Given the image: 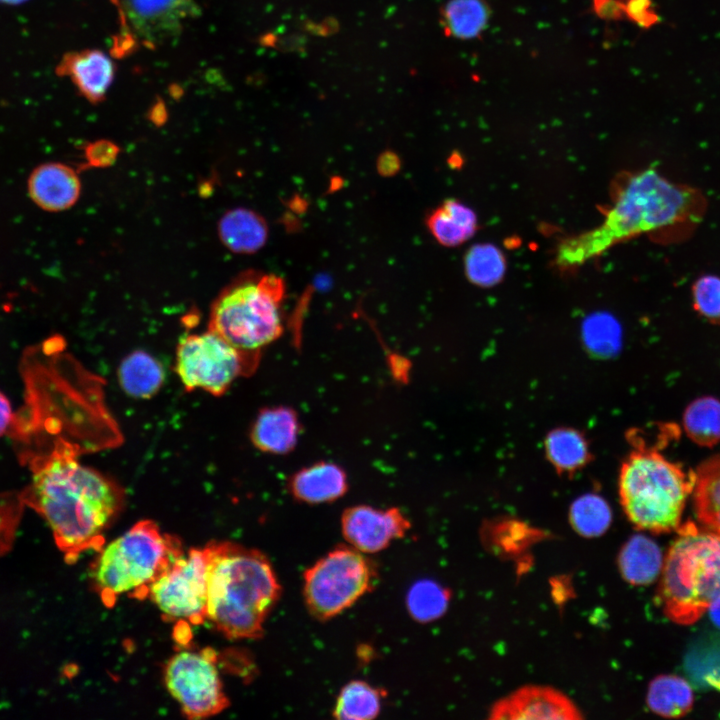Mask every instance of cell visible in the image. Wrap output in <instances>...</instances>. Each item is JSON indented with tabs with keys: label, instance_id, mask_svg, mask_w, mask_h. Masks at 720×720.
<instances>
[{
	"label": "cell",
	"instance_id": "30",
	"mask_svg": "<svg viewBox=\"0 0 720 720\" xmlns=\"http://www.w3.org/2000/svg\"><path fill=\"white\" fill-rule=\"evenodd\" d=\"M449 602L448 591L431 580L415 583L407 595V608L417 621L426 623L439 618Z\"/></svg>",
	"mask_w": 720,
	"mask_h": 720
},
{
	"label": "cell",
	"instance_id": "23",
	"mask_svg": "<svg viewBox=\"0 0 720 720\" xmlns=\"http://www.w3.org/2000/svg\"><path fill=\"white\" fill-rule=\"evenodd\" d=\"M427 225L439 243L453 247L473 236L477 228V218L468 206L448 199L429 215Z\"/></svg>",
	"mask_w": 720,
	"mask_h": 720
},
{
	"label": "cell",
	"instance_id": "5",
	"mask_svg": "<svg viewBox=\"0 0 720 720\" xmlns=\"http://www.w3.org/2000/svg\"><path fill=\"white\" fill-rule=\"evenodd\" d=\"M624 460L619 475V497L630 522L653 533L677 530L694 472L667 459L640 439Z\"/></svg>",
	"mask_w": 720,
	"mask_h": 720
},
{
	"label": "cell",
	"instance_id": "35",
	"mask_svg": "<svg viewBox=\"0 0 720 720\" xmlns=\"http://www.w3.org/2000/svg\"><path fill=\"white\" fill-rule=\"evenodd\" d=\"M624 15L641 27H649L656 22V14L651 0H624Z\"/></svg>",
	"mask_w": 720,
	"mask_h": 720
},
{
	"label": "cell",
	"instance_id": "4",
	"mask_svg": "<svg viewBox=\"0 0 720 720\" xmlns=\"http://www.w3.org/2000/svg\"><path fill=\"white\" fill-rule=\"evenodd\" d=\"M663 562L657 599L676 624L697 622L720 598V536L686 522Z\"/></svg>",
	"mask_w": 720,
	"mask_h": 720
},
{
	"label": "cell",
	"instance_id": "38",
	"mask_svg": "<svg viewBox=\"0 0 720 720\" xmlns=\"http://www.w3.org/2000/svg\"><path fill=\"white\" fill-rule=\"evenodd\" d=\"M708 611L712 615L714 623L720 626V598L710 606Z\"/></svg>",
	"mask_w": 720,
	"mask_h": 720
},
{
	"label": "cell",
	"instance_id": "25",
	"mask_svg": "<svg viewBox=\"0 0 720 720\" xmlns=\"http://www.w3.org/2000/svg\"><path fill=\"white\" fill-rule=\"evenodd\" d=\"M490 10L485 0H450L442 10V22L449 36L471 40L486 29Z\"/></svg>",
	"mask_w": 720,
	"mask_h": 720
},
{
	"label": "cell",
	"instance_id": "19",
	"mask_svg": "<svg viewBox=\"0 0 720 720\" xmlns=\"http://www.w3.org/2000/svg\"><path fill=\"white\" fill-rule=\"evenodd\" d=\"M222 244L238 254H251L261 249L268 236V227L261 215L246 208L226 211L217 226Z\"/></svg>",
	"mask_w": 720,
	"mask_h": 720
},
{
	"label": "cell",
	"instance_id": "12",
	"mask_svg": "<svg viewBox=\"0 0 720 720\" xmlns=\"http://www.w3.org/2000/svg\"><path fill=\"white\" fill-rule=\"evenodd\" d=\"M410 524L397 508L377 509L357 505L346 509L341 529L349 546L362 553H376L401 538Z\"/></svg>",
	"mask_w": 720,
	"mask_h": 720
},
{
	"label": "cell",
	"instance_id": "31",
	"mask_svg": "<svg viewBox=\"0 0 720 720\" xmlns=\"http://www.w3.org/2000/svg\"><path fill=\"white\" fill-rule=\"evenodd\" d=\"M570 522L582 536L603 534L611 521V511L606 501L598 495L579 497L570 508Z\"/></svg>",
	"mask_w": 720,
	"mask_h": 720
},
{
	"label": "cell",
	"instance_id": "29",
	"mask_svg": "<svg viewBox=\"0 0 720 720\" xmlns=\"http://www.w3.org/2000/svg\"><path fill=\"white\" fill-rule=\"evenodd\" d=\"M464 268L467 278L473 284L491 287L503 279L506 261L499 248L490 243H481L469 249Z\"/></svg>",
	"mask_w": 720,
	"mask_h": 720
},
{
	"label": "cell",
	"instance_id": "24",
	"mask_svg": "<svg viewBox=\"0 0 720 720\" xmlns=\"http://www.w3.org/2000/svg\"><path fill=\"white\" fill-rule=\"evenodd\" d=\"M694 703L690 684L677 675H659L648 687L647 705L654 713L666 718H679L687 714Z\"/></svg>",
	"mask_w": 720,
	"mask_h": 720
},
{
	"label": "cell",
	"instance_id": "22",
	"mask_svg": "<svg viewBox=\"0 0 720 720\" xmlns=\"http://www.w3.org/2000/svg\"><path fill=\"white\" fill-rule=\"evenodd\" d=\"M161 363L145 351H134L127 355L118 369L119 384L124 392L137 399L154 396L164 382Z\"/></svg>",
	"mask_w": 720,
	"mask_h": 720
},
{
	"label": "cell",
	"instance_id": "16",
	"mask_svg": "<svg viewBox=\"0 0 720 720\" xmlns=\"http://www.w3.org/2000/svg\"><path fill=\"white\" fill-rule=\"evenodd\" d=\"M57 73L70 77L82 96L92 103L104 99L115 74L114 63L104 52L88 49L63 57Z\"/></svg>",
	"mask_w": 720,
	"mask_h": 720
},
{
	"label": "cell",
	"instance_id": "9",
	"mask_svg": "<svg viewBox=\"0 0 720 720\" xmlns=\"http://www.w3.org/2000/svg\"><path fill=\"white\" fill-rule=\"evenodd\" d=\"M163 682L188 719L210 718L229 706L211 648L176 652L164 665Z\"/></svg>",
	"mask_w": 720,
	"mask_h": 720
},
{
	"label": "cell",
	"instance_id": "36",
	"mask_svg": "<svg viewBox=\"0 0 720 720\" xmlns=\"http://www.w3.org/2000/svg\"><path fill=\"white\" fill-rule=\"evenodd\" d=\"M593 7L597 15L606 20H618L624 16L620 0H593Z\"/></svg>",
	"mask_w": 720,
	"mask_h": 720
},
{
	"label": "cell",
	"instance_id": "3",
	"mask_svg": "<svg viewBox=\"0 0 720 720\" xmlns=\"http://www.w3.org/2000/svg\"><path fill=\"white\" fill-rule=\"evenodd\" d=\"M206 621L231 640L256 639L281 589L269 559L260 551L228 541L206 546Z\"/></svg>",
	"mask_w": 720,
	"mask_h": 720
},
{
	"label": "cell",
	"instance_id": "13",
	"mask_svg": "<svg viewBox=\"0 0 720 720\" xmlns=\"http://www.w3.org/2000/svg\"><path fill=\"white\" fill-rule=\"evenodd\" d=\"M123 9L137 35L153 44L176 37L185 21L200 14L194 0H124Z\"/></svg>",
	"mask_w": 720,
	"mask_h": 720
},
{
	"label": "cell",
	"instance_id": "14",
	"mask_svg": "<svg viewBox=\"0 0 720 720\" xmlns=\"http://www.w3.org/2000/svg\"><path fill=\"white\" fill-rule=\"evenodd\" d=\"M490 719L575 720L582 715L562 692L545 686L529 685L517 689L491 708Z\"/></svg>",
	"mask_w": 720,
	"mask_h": 720
},
{
	"label": "cell",
	"instance_id": "26",
	"mask_svg": "<svg viewBox=\"0 0 720 720\" xmlns=\"http://www.w3.org/2000/svg\"><path fill=\"white\" fill-rule=\"evenodd\" d=\"M683 427L696 444L712 447L720 442V401L711 396L691 402L683 414Z\"/></svg>",
	"mask_w": 720,
	"mask_h": 720
},
{
	"label": "cell",
	"instance_id": "6",
	"mask_svg": "<svg viewBox=\"0 0 720 720\" xmlns=\"http://www.w3.org/2000/svg\"><path fill=\"white\" fill-rule=\"evenodd\" d=\"M284 295L285 284L279 276L243 272L213 301L208 330L234 347L256 368L261 349L282 334Z\"/></svg>",
	"mask_w": 720,
	"mask_h": 720
},
{
	"label": "cell",
	"instance_id": "1",
	"mask_svg": "<svg viewBox=\"0 0 720 720\" xmlns=\"http://www.w3.org/2000/svg\"><path fill=\"white\" fill-rule=\"evenodd\" d=\"M67 442H58L33 464L23 501L47 522L54 541L73 563L88 550L104 546V533L121 511L122 487L97 470L81 464Z\"/></svg>",
	"mask_w": 720,
	"mask_h": 720
},
{
	"label": "cell",
	"instance_id": "8",
	"mask_svg": "<svg viewBox=\"0 0 720 720\" xmlns=\"http://www.w3.org/2000/svg\"><path fill=\"white\" fill-rule=\"evenodd\" d=\"M376 578L372 563L351 546H339L305 571L303 593L310 613L328 620L367 593Z\"/></svg>",
	"mask_w": 720,
	"mask_h": 720
},
{
	"label": "cell",
	"instance_id": "32",
	"mask_svg": "<svg viewBox=\"0 0 720 720\" xmlns=\"http://www.w3.org/2000/svg\"><path fill=\"white\" fill-rule=\"evenodd\" d=\"M695 310L712 323L720 324V277L705 275L693 285Z\"/></svg>",
	"mask_w": 720,
	"mask_h": 720
},
{
	"label": "cell",
	"instance_id": "18",
	"mask_svg": "<svg viewBox=\"0 0 720 720\" xmlns=\"http://www.w3.org/2000/svg\"><path fill=\"white\" fill-rule=\"evenodd\" d=\"M299 432L300 423L293 409L265 408L259 412L251 427L250 439L257 449L279 455L294 449Z\"/></svg>",
	"mask_w": 720,
	"mask_h": 720
},
{
	"label": "cell",
	"instance_id": "37",
	"mask_svg": "<svg viewBox=\"0 0 720 720\" xmlns=\"http://www.w3.org/2000/svg\"><path fill=\"white\" fill-rule=\"evenodd\" d=\"M13 419V412L10 401L0 391V437L4 435Z\"/></svg>",
	"mask_w": 720,
	"mask_h": 720
},
{
	"label": "cell",
	"instance_id": "34",
	"mask_svg": "<svg viewBox=\"0 0 720 720\" xmlns=\"http://www.w3.org/2000/svg\"><path fill=\"white\" fill-rule=\"evenodd\" d=\"M587 337L594 348L601 346L607 349L615 346L616 326L614 321L606 318H595L587 326Z\"/></svg>",
	"mask_w": 720,
	"mask_h": 720
},
{
	"label": "cell",
	"instance_id": "20",
	"mask_svg": "<svg viewBox=\"0 0 720 720\" xmlns=\"http://www.w3.org/2000/svg\"><path fill=\"white\" fill-rule=\"evenodd\" d=\"M664 558L659 546L644 535L631 537L622 547L618 565L623 578L633 585L652 583L661 573Z\"/></svg>",
	"mask_w": 720,
	"mask_h": 720
},
{
	"label": "cell",
	"instance_id": "7",
	"mask_svg": "<svg viewBox=\"0 0 720 720\" xmlns=\"http://www.w3.org/2000/svg\"><path fill=\"white\" fill-rule=\"evenodd\" d=\"M184 551L177 537L141 520L98 551L91 578L107 606L122 595L146 598L149 586Z\"/></svg>",
	"mask_w": 720,
	"mask_h": 720
},
{
	"label": "cell",
	"instance_id": "17",
	"mask_svg": "<svg viewBox=\"0 0 720 720\" xmlns=\"http://www.w3.org/2000/svg\"><path fill=\"white\" fill-rule=\"evenodd\" d=\"M348 488L344 470L335 463L319 462L296 472L289 480L293 497L307 504L337 500Z\"/></svg>",
	"mask_w": 720,
	"mask_h": 720
},
{
	"label": "cell",
	"instance_id": "21",
	"mask_svg": "<svg viewBox=\"0 0 720 720\" xmlns=\"http://www.w3.org/2000/svg\"><path fill=\"white\" fill-rule=\"evenodd\" d=\"M692 493L698 521L720 536V454L696 468Z\"/></svg>",
	"mask_w": 720,
	"mask_h": 720
},
{
	"label": "cell",
	"instance_id": "27",
	"mask_svg": "<svg viewBox=\"0 0 720 720\" xmlns=\"http://www.w3.org/2000/svg\"><path fill=\"white\" fill-rule=\"evenodd\" d=\"M381 692L362 680L347 683L339 692L333 715L344 720L374 719L381 709Z\"/></svg>",
	"mask_w": 720,
	"mask_h": 720
},
{
	"label": "cell",
	"instance_id": "15",
	"mask_svg": "<svg viewBox=\"0 0 720 720\" xmlns=\"http://www.w3.org/2000/svg\"><path fill=\"white\" fill-rule=\"evenodd\" d=\"M81 182L77 172L60 162L37 166L28 178V193L32 201L48 212L71 208L79 199Z\"/></svg>",
	"mask_w": 720,
	"mask_h": 720
},
{
	"label": "cell",
	"instance_id": "11",
	"mask_svg": "<svg viewBox=\"0 0 720 720\" xmlns=\"http://www.w3.org/2000/svg\"><path fill=\"white\" fill-rule=\"evenodd\" d=\"M208 556L205 546L184 551L150 586L146 598L169 620L206 622Z\"/></svg>",
	"mask_w": 720,
	"mask_h": 720
},
{
	"label": "cell",
	"instance_id": "28",
	"mask_svg": "<svg viewBox=\"0 0 720 720\" xmlns=\"http://www.w3.org/2000/svg\"><path fill=\"white\" fill-rule=\"evenodd\" d=\"M545 449L549 460L560 472H573L589 459L585 438L570 428L552 431L546 438Z\"/></svg>",
	"mask_w": 720,
	"mask_h": 720
},
{
	"label": "cell",
	"instance_id": "10",
	"mask_svg": "<svg viewBox=\"0 0 720 720\" xmlns=\"http://www.w3.org/2000/svg\"><path fill=\"white\" fill-rule=\"evenodd\" d=\"M254 369L239 351L210 330L184 335L176 347L175 370L187 391L202 389L221 396L236 378Z\"/></svg>",
	"mask_w": 720,
	"mask_h": 720
},
{
	"label": "cell",
	"instance_id": "33",
	"mask_svg": "<svg viewBox=\"0 0 720 720\" xmlns=\"http://www.w3.org/2000/svg\"><path fill=\"white\" fill-rule=\"evenodd\" d=\"M119 147L109 140H97L86 145L84 157L89 167L106 168L114 164Z\"/></svg>",
	"mask_w": 720,
	"mask_h": 720
},
{
	"label": "cell",
	"instance_id": "2",
	"mask_svg": "<svg viewBox=\"0 0 720 720\" xmlns=\"http://www.w3.org/2000/svg\"><path fill=\"white\" fill-rule=\"evenodd\" d=\"M704 209V197L696 189L673 183L654 169L632 173L617 185L600 225L560 243L556 263L576 267L637 235L688 228L700 221Z\"/></svg>",
	"mask_w": 720,
	"mask_h": 720
}]
</instances>
